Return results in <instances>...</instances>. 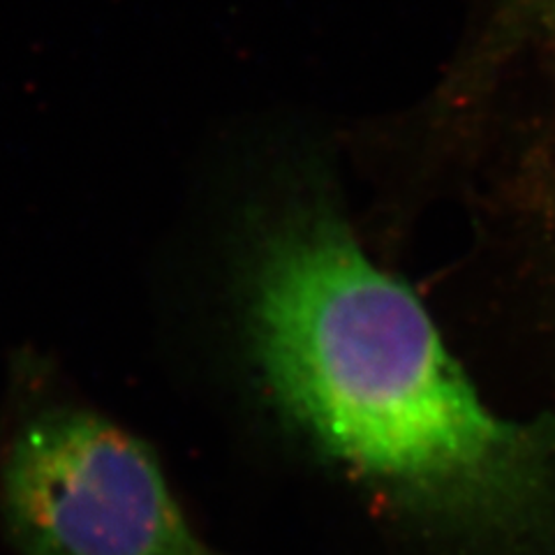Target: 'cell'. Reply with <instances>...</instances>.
<instances>
[{"instance_id": "obj_3", "label": "cell", "mask_w": 555, "mask_h": 555, "mask_svg": "<svg viewBox=\"0 0 555 555\" xmlns=\"http://www.w3.org/2000/svg\"><path fill=\"white\" fill-rule=\"evenodd\" d=\"M537 12H540L537 16H540L544 40L555 63V0H537Z\"/></svg>"}, {"instance_id": "obj_1", "label": "cell", "mask_w": 555, "mask_h": 555, "mask_svg": "<svg viewBox=\"0 0 555 555\" xmlns=\"http://www.w3.org/2000/svg\"><path fill=\"white\" fill-rule=\"evenodd\" d=\"M257 369L285 420L412 518L493 546L555 537V424L495 414L410 285L304 177L243 222Z\"/></svg>"}, {"instance_id": "obj_2", "label": "cell", "mask_w": 555, "mask_h": 555, "mask_svg": "<svg viewBox=\"0 0 555 555\" xmlns=\"http://www.w3.org/2000/svg\"><path fill=\"white\" fill-rule=\"evenodd\" d=\"M0 524L20 555H224L190 524L144 440L56 393L12 414Z\"/></svg>"}]
</instances>
